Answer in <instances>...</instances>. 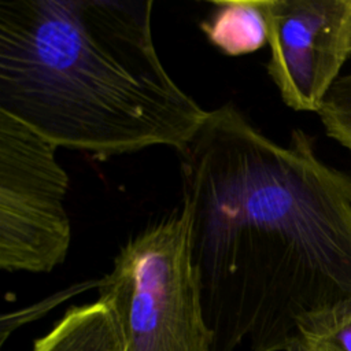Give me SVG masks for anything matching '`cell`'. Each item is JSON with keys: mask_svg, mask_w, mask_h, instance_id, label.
<instances>
[{"mask_svg": "<svg viewBox=\"0 0 351 351\" xmlns=\"http://www.w3.org/2000/svg\"><path fill=\"white\" fill-rule=\"evenodd\" d=\"M178 155L213 351H284L304 315L351 298V174L314 136L282 145L226 103Z\"/></svg>", "mask_w": 351, "mask_h": 351, "instance_id": "cell-1", "label": "cell"}, {"mask_svg": "<svg viewBox=\"0 0 351 351\" xmlns=\"http://www.w3.org/2000/svg\"><path fill=\"white\" fill-rule=\"evenodd\" d=\"M151 0L0 3V111L56 147L182 151L208 117L165 69Z\"/></svg>", "mask_w": 351, "mask_h": 351, "instance_id": "cell-2", "label": "cell"}, {"mask_svg": "<svg viewBox=\"0 0 351 351\" xmlns=\"http://www.w3.org/2000/svg\"><path fill=\"white\" fill-rule=\"evenodd\" d=\"M99 300L111 308L125 351H213L182 206L121 247L99 281Z\"/></svg>", "mask_w": 351, "mask_h": 351, "instance_id": "cell-3", "label": "cell"}, {"mask_svg": "<svg viewBox=\"0 0 351 351\" xmlns=\"http://www.w3.org/2000/svg\"><path fill=\"white\" fill-rule=\"evenodd\" d=\"M56 148L0 111V267L5 271L49 273L67 258L69 176Z\"/></svg>", "mask_w": 351, "mask_h": 351, "instance_id": "cell-4", "label": "cell"}, {"mask_svg": "<svg viewBox=\"0 0 351 351\" xmlns=\"http://www.w3.org/2000/svg\"><path fill=\"white\" fill-rule=\"evenodd\" d=\"M266 70L282 101L318 112L351 56V0H265Z\"/></svg>", "mask_w": 351, "mask_h": 351, "instance_id": "cell-5", "label": "cell"}, {"mask_svg": "<svg viewBox=\"0 0 351 351\" xmlns=\"http://www.w3.org/2000/svg\"><path fill=\"white\" fill-rule=\"evenodd\" d=\"M32 351H125V346L111 308L97 299L69 308Z\"/></svg>", "mask_w": 351, "mask_h": 351, "instance_id": "cell-6", "label": "cell"}, {"mask_svg": "<svg viewBox=\"0 0 351 351\" xmlns=\"http://www.w3.org/2000/svg\"><path fill=\"white\" fill-rule=\"evenodd\" d=\"M200 22V30L222 53L248 55L267 44L265 0H218Z\"/></svg>", "mask_w": 351, "mask_h": 351, "instance_id": "cell-7", "label": "cell"}, {"mask_svg": "<svg viewBox=\"0 0 351 351\" xmlns=\"http://www.w3.org/2000/svg\"><path fill=\"white\" fill-rule=\"evenodd\" d=\"M298 335L330 351H351V298L304 315L298 324Z\"/></svg>", "mask_w": 351, "mask_h": 351, "instance_id": "cell-8", "label": "cell"}, {"mask_svg": "<svg viewBox=\"0 0 351 351\" xmlns=\"http://www.w3.org/2000/svg\"><path fill=\"white\" fill-rule=\"evenodd\" d=\"M317 114L328 137L351 152V71L335 82Z\"/></svg>", "mask_w": 351, "mask_h": 351, "instance_id": "cell-9", "label": "cell"}, {"mask_svg": "<svg viewBox=\"0 0 351 351\" xmlns=\"http://www.w3.org/2000/svg\"><path fill=\"white\" fill-rule=\"evenodd\" d=\"M284 351H330L319 343L310 340L302 335H296L287 346Z\"/></svg>", "mask_w": 351, "mask_h": 351, "instance_id": "cell-10", "label": "cell"}]
</instances>
